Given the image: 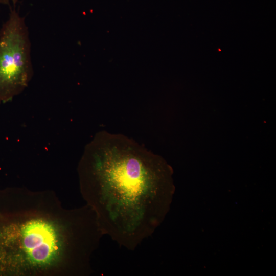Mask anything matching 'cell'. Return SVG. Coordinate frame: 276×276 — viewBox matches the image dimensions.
<instances>
[{
	"label": "cell",
	"mask_w": 276,
	"mask_h": 276,
	"mask_svg": "<svg viewBox=\"0 0 276 276\" xmlns=\"http://www.w3.org/2000/svg\"><path fill=\"white\" fill-rule=\"evenodd\" d=\"M80 167L81 191L100 228L134 250L160 225L174 188L169 166L124 135L104 132Z\"/></svg>",
	"instance_id": "cell-1"
},
{
	"label": "cell",
	"mask_w": 276,
	"mask_h": 276,
	"mask_svg": "<svg viewBox=\"0 0 276 276\" xmlns=\"http://www.w3.org/2000/svg\"><path fill=\"white\" fill-rule=\"evenodd\" d=\"M0 213V275H82L100 240L86 206L66 210L52 196L17 195Z\"/></svg>",
	"instance_id": "cell-2"
},
{
	"label": "cell",
	"mask_w": 276,
	"mask_h": 276,
	"mask_svg": "<svg viewBox=\"0 0 276 276\" xmlns=\"http://www.w3.org/2000/svg\"><path fill=\"white\" fill-rule=\"evenodd\" d=\"M31 44L25 18L15 7L0 29V102L21 92L33 74Z\"/></svg>",
	"instance_id": "cell-3"
},
{
	"label": "cell",
	"mask_w": 276,
	"mask_h": 276,
	"mask_svg": "<svg viewBox=\"0 0 276 276\" xmlns=\"http://www.w3.org/2000/svg\"><path fill=\"white\" fill-rule=\"evenodd\" d=\"M10 3H12L13 6H15L16 0H0V4L10 6Z\"/></svg>",
	"instance_id": "cell-4"
}]
</instances>
